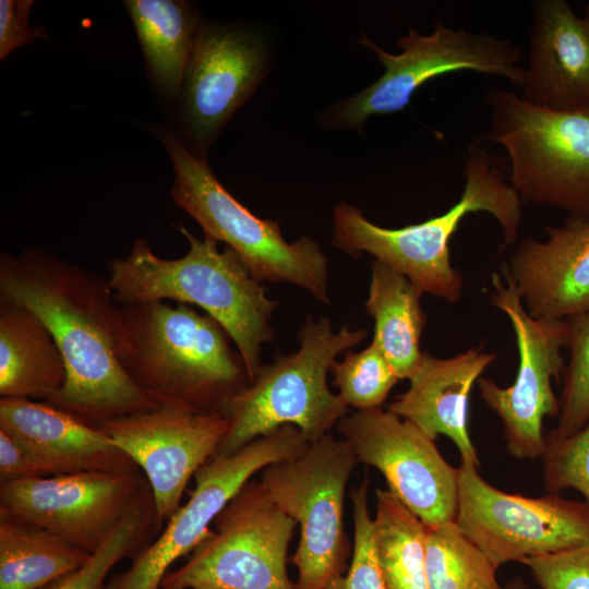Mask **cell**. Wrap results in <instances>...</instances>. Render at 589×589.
Masks as SVG:
<instances>
[{
    "mask_svg": "<svg viewBox=\"0 0 589 589\" xmlns=\"http://www.w3.org/2000/svg\"><path fill=\"white\" fill-rule=\"evenodd\" d=\"M124 5L155 83L163 92L177 94L197 34L196 13L175 0H128Z\"/></svg>",
    "mask_w": 589,
    "mask_h": 589,
    "instance_id": "obj_25",
    "label": "cell"
},
{
    "mask_svg": "<svg viewBox=\"0 0 589 589\" xmlns=\"http://www.w3.org/2000/svg\"><path fill=\"white\" fill-rule=\"evenodd\" d=\"M159 135L175 170L171 196L205 237L225 242L259 281L289 283L329 303L328 260L317 242L286 241L277 220L261 219L239 203L172 131L160 130Z\"/></svg>",
    "mask_w": 589,
    "mask_h": 589,
    "instance_id": "obj_6",
    "label": "cell"
},
{
    "mask_svg": "<svg viewBox=\"0 0 589 589\" xmlns=\"http://www.w3.org/2000/svg\"><path fill=\"white\" fill-rule=\"evenodd\" d=\"M33 3L32 0L0 1L1 60L16 48L47 37L44 28L31 26L28 23Z\"/></svg>",
    "mask_w": 589,
    "mask_h": 589,
    "instance_id": "obj_34",
    "label": "cell"
},
{
    "mask_svg": "<svg viewBox=\"0 0 589 589\" xmlns=\"http://www.w3.org/2000/svg\"><path fill=\"white\" fill-rule=\"evenodd\" d=\"M496 354L480 347L441 359L423 352L409 377V388L397 396L387 410L436 440L447 436L460 454V462L480 466L468 431L469 396L473 384Z\"/></svg>",
    "mask_w": 589,
    "mask_h": 589,
    "instance_id": "obj_21",
    "label": "cell"
},
{
    "mask_svg": "<svg viewBox=\"0 0 589 589\" xmlns=\"http://www.w3.org/2000/svg\"><path fill=\"white\" fill-rule=\"evenodd\" d=\"M180 230L189 250L179 259L160 257L145 239H136L127 256L108 261L115 299L118 304L172 300L199 305L227 332L252 382L263 344L274 339L269 322L279 303L229 247L219 251L217 241Z\"/></svg>",
    "mask_w": 589,
    "mask_h": 589,
    "instance_id": "obj_3",
    "label": "cell"
},
{
    "mask_svg": "<svg viewBox=\"0 0 589 589\" xmlns=\"http://www.w3.org/2000/svg\"><path fill=\"white\" fill-rule=\"evenodd\" d=\"M542 458L545 489L551 494L574 489L589 507V423L564 437L546 435Z\"/></svg>",
    "mask_w": 589,
    "mask_h": 589,
    "instance_id": "obj_31",
    "label": "cell"
},
{
    "mask_svg": "<svg viewBox=\"0 0 589 589\" xmlns=\"http://www.w3.org/2000/svg\"><path fill=\"white\" fill-rule=\"evenodd\" d=\"M0 431L21 444L46 477L83 471L140 472L111 437L46 401L1 397Z\"/></svg>",
    "mask_w": 589,
    "mask_h": 589,
    "instance_id": "obj_20",
    "label": "cell"
},
{
    "mask_svg": "<svg viewBox=\"0 0 589 589\" xmlns=\"http://www.w3.org/2000/svg\"><path fill=\"white\" fill-rule=\"evenodd\" d=\"M365 328L334 332L330 320L308 317L298 334L299 348L261 365L252 382L223 406L229 429L218 455L239 450L283 425L298 428L311 442L329 434L347 416L348 406L327 384L338 354L359 345Z\"/></svg>",
    "mask_w": 589,
    "mask_h": 589,
    "instance_id": "obj_5",
    "label": "cell"
},
{
    "mask_svg": "<svg viewBox=\"0 0 589 589\" xmlns=\"http://www.w3.org/2000/svg\"><path fill=\"white\" fill-rule=\"evenodd\" d=\"M520 563L541 589H589V544Z\"/></svg>",
    "mask_w": 589,
    "mask_h": 589,
    "instance_id": "obj_33",
    "label": "cell"
},
{
    "mask_svg": "<svg viewBox=\"0 0 589 589\" xmlns=\"http://www.w3.org/2000/svg\"><path fill=\"white\" fill-rule=\"evenodd\" d=\"M520 97L554 110L589 107V5L575 13L565 0L531 4L528 57Z\"/></svg>",
    "mask_w": 589,
    "mask_h": 589,
    "instance_id": "obj_19",
    "label": "cell"
},
{
    "mask_svg": "<svg viewBox=\"0 0 589 589\" xmlns=\"http://www.w3.org/2000/svg\"><path fill=\"white\" fill-rule=\"evenodd\" d=\"M330 372L338 396L357 411L380 408L399 381L373 341L358 352L346 351L342 360L334 362Z\"/></svg>",
    "mask_w": 589,
    "mask_h": 589,
    "instance_id": "obj_29",
    "label": "cell"
},
{
    "mask_svg": "<svg viewBox=\"0 0 589 589\" xmlns=\"http://www.w3.org/2000/svg\"><path fill=\"white\" fill-rule=\"evenodd\" d=\"M46 477L29 453L7 433L0 431V481Z\"/></svg>",
    "mask_w": 589,
    "mask_h": 589,
    "instance_id": "obj_35",
    "label": "cell"
},
{
    "mask_svg": "<svg viewBox=\"0 0 589 589\" xmlns=\"http://www.w3.org/2000/svg\"><path fill=\"white\" fill-rule=\"evenodd\" d=\"M504 589H529L525 580L521 578H512L504 586Z\"/></svg>",
    "mask_w": 589,
    "mask_h": 589,
    "instance_id": "obj_36",
    "label": "cell"
},
{
    "mask_svg": "<svg viewBox=\"0 0 589 589\" xmlns=\"http://www.w3.org/2000/svg\"><path fill=\"white\" fill-rule=\"evenodd\" d=\"M455 522L496 568L508 562L589 544L587 504L548 494L527 497L498 490L478 467H458Z\"/></svg>",
    "mask_w": 589,
    "mask_h": 589,
    "instance_id": "obj_11",
    "label": "cell"
},
{
    "mask_svg": "<svg viewBox=\"0 0 589 589\" xmlns=\"http://www.w3.org/2000/svg\"><path fill=\"white\" fill-rule=\"evenodd\" d=\"M465 187L458 202L444 214L398 229L380 227L354 206L335 207L333 243L351 256L362 252L404 274L423 293L449 303L459 300L464 278L450 263L448 243L462 218L486 212L500 224V251L513 244L521 223V199L505 180L481 139L472 142L465 167Z\"/></svg>",
    "mask_w": 589,
    "mask_h": 589,
    "instance_id": "obj_4",
    "label": "cell"
},
{
    "mask_svg": "<svg viewBox=\"0 0 589 589\" xmlns=\"http://www.w3.org/2000/svg\"><path fill=\"white\" fill-rule=\"evenodd\" d=\"M0 301L32 311L61 350L67 378L46 402L92 426L159 407L118 360L119 304L108 279L43 250L3 253Z\"/></svg>",
    "mask_w": 589,
    "mask_h": 589,
    "instance_id": "obj_1",
    "label": "cell"
},
{
    "mask_svg": "<svg viewBox=\"0 0 589 589\" xmlns=\"http://www.w3.org/2000/svg\"><path fill=\"white\" fill-rule=\"evenodd\" d=\"M422 291L404 274L374 261L371 268L368 314L374 320L372 341L378 347L399 380L417 370L423 352L420 338L426 323L421 308Z\"/></svg>",
    "mask_w": 589,
    "mask_h": 589,
    "instance_id": "obj_23",
    "label": "cell"
},
{
    "mask_svg": "<svg viewBox=\"0 0 589 589\" xmlns=\"http://www.w3.org/2000/svg\"><path fill=\"white\" fill-rule=\"evenodd\" d=\"M230 340L211 315L183 303L119 304L118 360L159 406L220 412L221 406L250 383Z\"/></svg>",
    "mask_w": 589,
    "mask_h": 589,
    "instance_id": "obj_2",
    "label": "cell"
},
{
    "mask_svg": "<svg viewBox=\"0 0 589 589\" xmlns=\"http://www.w3.org/2000/svg\"><path fill=\"white\" fill-rule=\"evenodd\" d=\"M265 48L248 31L207 25L197 31L183 80L184 112L195 140L207 143L265 74Z\"/></svg>",
    "mask_w": 589,
    "mask_h": 589,
    "instance_id": "obj_17",
    "label": "cell"
},
{
    "mask_svg": "<svg viewBox=\"0 0 589 589\" xmlns=\"http://www.w3.org/2000/svg\"><path fill=\"white\" fill-rule=\"evenodd\" d=\"M336 426L358 462L376 468L388 490L423 525L455 521L458 468L445 460L434 440L381 407L356 411Z\"/></svg>",
    "mask_w": 589,
    "mask_h": 589,
    "instance_id": "obj_14",
    "label": "cell"
},
{
    "mask_svg": "<svg viewBox=\"0 0 589 589\" xmlns=\"http://www.w3.org/2000/svg\"><path fill=\"white\" fill-rule=\"evenodd\" d=\"M353 519L352 555L347 572L325 589H386L375 555L373 518L368 504V480L350 492Z\"/></svg>",
    "mask_w": 589,
    "mask_h": 589,
    "instance_id": "obj_32",
    "label": "cell"
},
{
    "mask_svg": "<svg viewBox=\"0 0 589 589\" xmlns=\"http://www.w3.org/2000/svg\"><path fill=\"white\" fill-rule=\"evenodd\" d=\"M373 541L386 589H429L424 525L388 489H376Z\"/></svg>",
    "mask_w": 589,
    "mask_h": 589,
    "instance_id": "obj_26",
    "label": "cell"
},
{
    "mask_svg": "<svg viewBox=\"0 0 589 589\" xmlns=\"http://www.w3.org/2000/svg\"><path fill=\"white\" fill-rule=\"evenodd\" d=\"M357 462L347 441L327 434L263 469L260 482L266 493L300 526L290 558L298 569L293 589H325L347 572L352 548L344 529V500Z\"/></svg>",
    "mask_w": 589,
    "mask_h": 589,
    "instance_id": "obj_8",
    "label": "cell"
},
{
    "mask_svg": "<svg viewBox=\"0 0 589 589\" xmlns=\"http://www.w3.org/2000/svg\"><path fill=\"white\" fill-rule=\"evenodd\" d=\"M588 5H589V3H588Z\"/></svg>",
    "mask_w": 589,
    "mask_h": 589,
    "instance_id": "obj_38",
    "label": "cell"
},
{
    "mask_svg": "<svg viewBox=\"0 0 589 589\" xmlns=\"http://www.w3.org/2000/svg\"><path fill=\"white\" fill-rule=\"evenodd\" d=\"M429 589H504L497 568L455 521L424 525Z\"/></svg>",
    "mask_w": 589,
    "mask_h": 589,
    "instance_id": "obj_27",
    "label": "cell"
},
{
    "mask_svg": "<svg viewBox=\"0 0 589 589\" xmlns=\"http://www.w3.org/2000/svg\"><path fill=\"white\" fill-rule=\"evenodd\" d=\"M545 235L526 239L502 272L534 318L564 321L589 312V219L570 217L546 227Z\"/></svg>",
    "mask_w": 589,
    "mask_h": 589,
    "instance_id": "obj_18",
    "label": "cell"
},
{
    "mask_svg": "<svg viewBox=\"0 0 589 589\" xmlns=\"http://www.w3.org/2000/svg\"><path fill=\"white\" fill-rule=\"evenodd\" d=\"M310 444L298 428L287 424L232 454H217L196 471L195 488L187 504L167 520L159 537L133 557L130 568L105 589H160L170 566L191 554L211 531L209 524L255 472L301 454Z\"/></svg>",
    "mask_w": 589,
    "mask_h": 589,
    "instance_id": "obj_13",
    "label": "cell"
},
{
    "mask_svg": "<svg viewBox=\"0 0 589 589\" xmlns=\"http://www.w3.org/2000/svg\"><path fill=\"white\" fill-rule=\"evenodd\" d=\"M160 589H182V588H160Z\"/></svg>",
    "mask_w": 589,
    "mask_h": 589,
    "instance_id": "obj_37",
    "label": "cell"
},
{
    "mask_svg": "<svg viewBox=\"0 0 589 589\" xmlns=\"http://www.w3.org/2000/svg\"><path fill=\"white\" fill-rule=\"evenodd\" d=\"M156 525L155 506L147 484L103 544L79 569L43 589H101L109 570L122 558L135 556Z\"/></svg>",
    "mask_w": 589,
    "mask_h": 589,
    "instance_id": "obj_28",
    "label": "cell"
},
{
    "mask_svg": "<svg viewBox=\"0 0 589 589\" xmlns=\"http://www.w3.org/2000/svg\"><path fill=\"white\" fill-rule=\"evenodd\" d=\"M492 275L491 303L507 315L517 342L518 370L514 383L501 387L480 377V396L502 421L509 454L518 459L542 457L545 449L543 421L558 416L560 400L552 383L564 374L562 349L567 347L565 321L538 320L529 315L518 291L503 273Z\"/></svg>",
    "mask_w": 589,
    "mask_h": 589,
    "instance_id": "obj_12",
    "label": "cell"
},
{
    "mask_svg": "<svg viewBox=\"0 0 589 589\" xmlns=\"http://www.w3.org/2000/svg\"><path fill=\"white\" fill-rule=\"evenodd\" d=\"M96 428L142 470L159 527L181 506L190 479L218 454L229 421L220 412L159 406L104 421Z\"/></svg>",
    "mask_w": 589,
    "mask_h": 589,
    "instance_id": "obj_15",
    "label": "cell"
},
{
    "mask_svg": "<svg viewBox=\"0 0 589 589\" xmlns=\"http://www.w3.org/2000/svg\"><path fill=\"white\" fill-rule=\"evenodd\" d=\"M372 49L385 71L362 92L327 111L329 128L361 129L374 115L402 110L413 93L430 80L458 71H474L522 86L524 52L512 39L434 22L431 34L410 29L397 41L400 53H390L363 36L359 40Z\"/></svg>",
    "mask_w": 589,
    "mask_h": 589,
    "instance_id": "obj_9",
    "label": "cell"
},
{
    "mask_svg": "<svg viewBox=\"0 0 589 589\" xmlns=\"http://www.w3.org/2000/svg\"><path fill=\"white\" fill-rule=\"evenodd\" d=\"M140 472L83 471L0 483V513L94 553L147 482Z\"/></svg>",
    "mask_w": 589,
    "mask_h": 589,
    "instance_id": "obj_16",
    "label": "cell"
},
{
    "mask_svg": "<svg viewBox=\"0 0 589 589\" xmlns=\"http://www.w3.org/2000/svg\"><path fill=\"white\" fill-rule=\"evenodd\" d=\"M91 555L41 527L0 513V589H43L82 567Z\"/></svg>",
    "mask_w": 589,
    "mask_h": 589,
    "instance_id": "obj_24",
    "label": "cell"
},
{
    "mask_svg": "<svg viewBox=\"0 0 589 589\" xmlns=\"http://www.w3.org/2000/svg\"><path fill=\"white\" fill-rule=\"evenodd\" d=\"M67 370L47 326L24 306L0 301V395L47 401Z\"/></svg>",
    "mask_w": 589,
    "mask_h": 589,
    "instance_id": "obj_22",
    "label": "cell"
},
{
    "mask_svg": "<svg viewBox=\"0 0 589 589\" xmlns=\"http://www.w3.org/2000/svg\"><path fill=\"white\" fill-rule=\"evenodd\" d=\"M209 531L160 588L293 589L287 552L297 522L249 481L224 507Z\"/></svg>",
    "mask_w": 589,
    "mask_h": 589,
    "instance_id": "obj_10",
    "label": "cell"
},
{
    "mask_svg": "<svg viewBox=\"0 0 589 589\" xmlns=\"http://www.w3.org/2000/svg\"><path fill=\"white\" fill-rule=\"evenodd\" d=\"M485 101L488 140L506 151L508 181L521 201L589 219V107L549 109L501 87L488 89Z\"/></svg>",
    "mask_w": 589,
    "mask_h": 589,
    "instance_id": "obj_7",
    "label": "cell"
},
{
    "mask_svg": "<svg viewBox=\"0 0 589 589\" xmlns=\"http://www.w3.org/2000/svg\"><path fill=\"white\" fill-rule=\"evenodd\" d=\"M570 352L564 370V386L560 399L557 425L549 434L564 437L573 434L589 420V312L564 320Z\"/></svg>",
    "mask_w": 589,
    "mask_h": 589,
    "instance_id": "obj_30",
    "label": "cell"
}]
</instances>
